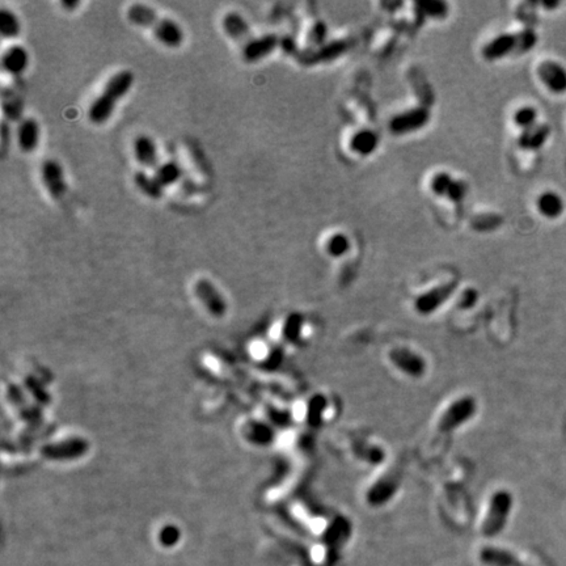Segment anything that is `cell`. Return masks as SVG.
I'll list each match as a JSON object with an SVG mask.
<instances>
[{"label": "cell", "instance_id": "cell-1", "mask_svg": "<svg viewBox=\"0 0 566 566\" xmlns=\"http://www.w3.org/2000/svg\"><path fill=\"white\" fill-rule=\"evenodd\" d=\"M126 16L129 21L139 28H149L155 38L167 48L176 49L181 46L184 41L182 28L173 21L167 19L146 4L135 3L127 8Z\"/></svg>", "mask_w": 566, "mask_h": 566}, {"label": "cell", "instance_id": "cell-2", "mask_svg": "<svg viewBox=\"0 0 566 566\" xmlns=\"http://www.w3.org/2000/svg\"><path fill=\"white\" fill-rule=\"evenodd\" d=\"M134 84L131 71L124 70L114 74L105 84L99 97L89 106V121L95 125L105 124L113 114L118 101L124 99Z\"/></svg>", "mask_w": 566, "mask_h": 566}, {"label": "cell", "instance_id": "cell-3", "mask_svg": "<svg viewBox=\"0 0 566 566\" xmlns=\"http://www.w3.org/2000/svg\"><path fill=\"white\" fill-rule=\"evenodd\" d=\"M513 509V497L509 491H496L491 496L487 516L481 525V532L487 538L497 536L503 529Z\"/></svg>", "mask_w": 566, "mask_h": 566}, {"label": "cell", "instance_id": "cell-4", "mask_svg": "<svg viewBox=\"0 0 566 566\" xmlns=\"http://www.w3.org/2000/svg\"><path fill=\"white\" fill-rule=\"evenodd\" d=\"M476 412V403L472 397H460L447 406L440 415L438 428L440 431H453L472 418Z\"/></svg>", "mask_w": 566, "mask_h": 566}, {"label": "cell", "instance_id": "cell-5", "mask_svg": "<svg viewBox=\"0 0 566 566\" xmlns=\"http://www.w3.org/2000/svg\"><path fill=\"white\" fill-rule=\"evenodd\" d=\"M538 77L543 86L554 95L566 93V67L557 61L547 59L538 66Z\"/></svg>", "mask_w": 566, "mask_h": 566}, {"label": "cell", "instance_id": "cell-6", "mask_svg": "<svg viewBox=\"0 0 566 566\" xmlns=\"http://www.w3.org/2000/svg\"><path fill=\"white\" fill-rule=\"evenodd\" d=\"M41 180L51 198L59 200L67 191V182L62 165L54 159H46L41 164Z\"/></svg>", "mask_w": 566, "mask_h": 566}, {"label": "cell", "instance_id": "cell-7", "mask_svg": "<svg viewBox=\"0 0 566 566\" xmlns=\"http://www.w3.org/2000/svg\"><path fill=\"white\" fill-rule=\"evenodd\" d=\"M431 189L437 196L446 197L453 202L463 201L468 191L466 182L455 180L446 172H440L433 177Z\"/></svg>", "mask_w": 566, "mask_h": 566}, {"label": "cell", "instance_id": "cell-8", "mask_svg": "<svg viewBox=\"0 0 566 566\" xmlns=\"http://www.w3.org/2000/svg\"><path fill=\"white\" fill-rule=\"evenodd\" d=\"M279 44L276 35H265L261 37H253L241 46V55L245 62L254 63L272 54Z\"/></svg>", "mask_w": 566, "mask_h": 566}, {"label": "cell", "instance_id": "cell-9", "mask_svg": "<svg viewBox=\"0 0 566 566\" xmlns=\"http://www.w3.org/2000/svg\"><path fill=\"white\" fill-rule=\"evenodd\" d=\"M390 359L399 370L411 377H421L426 370L425 361L421 358V355L409 349L397 348L390 350Z\"/></svg>", "mask_w": 566, "mask_h": 566}, {"label": "cell", "instance_id": "cell-10", "mask_svg": "<svg viewBox=\"0 0 566 566\" xmlns=\"http://www.w3.org/2000/svg\"><path fill=\"white\" fill-rule=\"evenodd\" d=\"M428 112L424 108L412 109L409 112L400 114L390 121V130L396 134H405L418 130L428 124Z\"/></svg>", "mask_w": 566, "mask_h": 566}, {"label": "cell", "instance_id": "cell-11", "mask_svg": "<svg viewBox=\"0 0 566 566\" xmlns=\"http://www.w3.org/2000/svg\"><path fill=\"white\" fill-rule=\"evenodd\" d=\"M536 207L543 218L556 220L565 214L566 203L564 197L558 191L545 190L538 197Z\"/></svg>", "mask_w": 566, "mask_h": 566}, {"label": "cell", "instance_id": "cell-12", "mask_svg": "<svg viewBox=\"0 0 566 566\" xmlns=\"http://www.w3.org/2000/svg\"><path fill=\"white\" fill-rule=\"evenodd\" d=\"M223 30L226 32L227 36L238 42L240 48L245 45L248 41H251V28L248 26L247 20L238 12H228L225 15L222 20Z\"/></svg>", "mask_w": 566, "mask_h": 566}, {"label": "cell", "instance_id": "cell-13", "mask_svg": "<svg viewBox=\"0 0 566 566\" xmlns=\"http://www.w3.org/2000/svg\"><path fill=\"white\" fill-rule=\"evenodd\" d=\"M196 295L201 299L202 303L207 307L209 311L213 314H220L226 311V302L222 294L216 290L214 285L209 279H200L194 286Z\"/></svg>", "mask_w": 566, "mask_h": 566}, {"label": "cell", "instance_id": "cell-14", "mask_svg": "<svg viewBox=\"0 0 566 566\" xmlns=\"http://www.w3.org/2000/svg\"><path fill=\"white\" fill-rule=\"evenodd\" d=\"M455 287H456V283H447V285H443L437 289L428 291L415 301V310L419 314H424L435 311L440 305L449 299L450 295H453Z\"/></svg>", "mask_w": 566, "mask_h": 566}, {"label": "cell", "instance_id": "cell-15", "mask_svg": "<svg viewBox=\"0 0 566 566\" xmlns=\"http://www.w3.org/2000/svg\"><path fill=\"white\" fill-rule=\"evenodd\" d=\"M134 158L142 167L156 168L159 165V153L153 139L149 135H138L133 142Z\"/></svg>", "mask_w": 566, "mask_h": 566}, {"label": "cell", "instance_id": "cell-16", "mask_svg": "<svg viewBox=\"0 0 566 566\" xmlns=\"http://www.w3.org/2000/svg\"><path fill=\"white\" fill-rule=\"evenodd\" d=\"M514 50L520 51V41L519 35H501L497 38H494L491 44H488L484 49V57L489 61L493 59H500L502 57H506L511 54Z\"/></svg>", "mask_w": 566, "mask_h": 566}, {"label": "cell", "instance_id": "cell-17", "mask_svg": "<svg viewBox=\"0 0 566 566\" xmlns=\"http://www.w3.org/2000/svg\"><path fill=\"white\" fill-rule=\"evenodd\" d=\"M29 64V55L26 48L20 45H13L4 51L1 57V67L6 73L11 75H20L26 70Z\"/></svg>", "mask_w": 566, "mask_h": 566}, {"label": "cell", "instance_id": "cell-18", "mask_svg": "<svg viewBox=\"0 0 566 566\" xmlns=\"http://www.w3.org/2000/svg\"><path fill=\"white\" fill-rule=\"evenodd\" d=\"M39 142V126L35 118H26L17 129V143L20 150L26 153L37 149Z\"/></svg>", "mask_w": 566, "mask_h": 566}, {"label": "cell", "instance_id": "cell-19", "mask_svg": "<svg viewBox=\"0 0 566 566\" xmlns=\"http://www.w3.org/2000/svg\"><path fill=\"white\" fill-rule=\"evenodd\" d=\"M549 134H551L549 126L538 124L522 133L519 138V144L522 149L526 150H539L549 138Z\"/></svg>", "mask_w": 566, "mask_h": 566}, {"label": "cell", "instance_id": "cell-20", "mask_svg": "<svg viewBox=\"0 0 566 566\" xmlns=\"http://www.w3.org/2000/svg\"><path fill=\"white\" fill-rule=\"evenodd\" d=\"M396 488H397V481L395 478H390V476L380 478L368 491L367 500L372 506L384 504L392 498Z\"/></svg>", "mask_w": 566, "mask_h": 566}, {"label": "cell", "instance_id": "cell-21", "mask_svg": "<svg viewBox=\"0 0 566 566\" xmlns=\"http://www.w3.org/2000/svg\"><path fill=\"white\" fill-rule=\"evenodd\" d=\"M480 561L487 566H520L519 560L514 554L491 547L480 551Z\"/></svg>", "mask_w": 566, "mask_h": 566}, {"label": "cell", "instance_id": "cell-22", "mask_svg": "<svg viewBox=\"0 0 566 566\" xmlns=\"http://www.w3.org/2000/svg\"><path fill=\"white\" fill-rule=\"evenodd\" d=\"M134 184L135 187L149 198L160 200L163 197L164 188L159 184L155 176H150L143 171H138L134 173Z\"/></svg>", "mask_w": 566, "mask_h": 566}, {"label": "cell", "instance_id": "cell-23", "mask_svg": "<svg viewBox=\"0 0 566 566\" xmlns=\"http://www.w3.org/2000/svg\"><path fill=\"white\" fill-rule=\"evenodd\" d=\"M153 176L163 188H167V187L175 185L177 181H180V178L182 177V169L180 164L173 160H169V162L159 164L155 168Z\"/></svg>", "mask_w": 566, "mask_h": 566}, {"label": "cell", "instance_id": "cell-24", "mask_svg": "<svg viewBox=\"0 0 566 566\" xmlns=\"http://www.w3.org/2000/svg\"><path fill=\"white\" fill-rule=\"evenodd\" d=\"M379 138L371 130H362L357 133L352 139V150L359 155L368 156L377 151Z\"/></svg>", "mask_w": 566, "mask_h": 566}, {"label": "cell", "instance_id": "cell-25", "mask_svg": "<svg viewBox=\"0 0 566 566\" xmlns=\"http://www.w3.org/2000/svg\"><path fill=\"white\" fill-rule=\"evenodd\" d=\"M0 33L3 38H15L20 35L19 19L7 8L0 10Z\"/></svg>", "mask_w": 566, "mask_h": 566}, {"label": "cell", "instance_id": "cell-26", "mask_svg": "<svg viewBox=\"0 0 566 566\" xmlns=\"http://www.w3.org/2000/svg\"><path fill=\"white\" fill-rule=\"evenodd\" d=\"M538 117H539L538 109L527 105V106H523V108L516 111V114H514V122L525 131L527 129H531L532 126L539 124Z\"/></svg>", "mask_w": 566, "mask_h": 566}, {"label": "cell", "instance_id": "cell-27", "mask_svg": "<svg viewBox=\"0 0 566 566\" xmlns=\"http://www.w3.org/2000/svg\"><path fill=\"white\" fill-rule=\"evenodd\" d=\"M327 249L330 256L341 257L350 249V240L343 234H336L328 241Z\"/></svg>", "mask_w": 566, "mask_h": 566}, {"label": "cell", "instance_id": "cell-28", "mask_svg": "<svg viewBox=\"0 0 566 566\" xmlns=\"http://www.w3.org/2000/svg\"><path fill=\"white\" fill-rule=\"evenodd\" d=\"M440 4H442V3H438V1H430V3L421 4V7H422V8H426L425 11L430 13V15H433V16H443V15L446 13V10H435V7L438 8Z\"/></svg>", "mask_w": 566, "mask_h": 566}, {"label": "cell", "instance_id": "cell-29", "mask_svg": "<svg viewBox=\"0 0 566 566\" xmlns=\"http://www.w3.org/2000/svg\"><path fill=\"white\" fill-rule=\"evenodd\" d=\"M62 6L64 8H67L68 11H73V10H75L76 7L80 6V1H67V0H64V1H62Z\"/></svg>", "mask_w": 566, "mask_h": 566}]
</instances>
